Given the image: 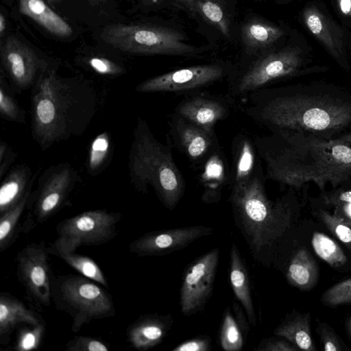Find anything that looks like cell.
<instances>
[{
	"label": "cell",
	"instance_id": "obj_1",
	"mask_svg": "<svg viewBox=\"0 0 351 351\" xmlns=\"http://www.w3.org/2000/svg\"><path fill=\"white\" fill-rule=\"evenodd\" d=\"M241 101V110L271 132H302L332 138L351 125V97L335 87H265Z\"/></svg>",
	"mask_w": 351,
	"mask_h": 351
},
{
	"label": "cell",
	"instance_id": "obj_2",
	"mask_svg": "<svg viewBox=\"0 0 351 351\" xmlns=\"http://www.w3.org/2000/svg\"><path fill=\"white\" fill-rule=\"evenodd\" d=\"M265 178L293 189L313 182L321 191L351 179V146L335 138L274 132L254 140Z\"/></svg>",
	"mask_w": 351,
	"mask_h": 351
},
{
	"label": "cell",
	"instance_id": "obj_3",
	"mask_svg": "<svg viewBox=\"0 0 351 351\" xmlns=\"http://www.w3.org/2000/svg\"><path fill=\"white\" fill-rule=\"evenodd\" d=\"M96 97L93 88L77 80L45 69L34 84L32 130L43 149L82 134L93 118Z\"/></svg>",
	"mask_w": 351,
	"mask_h": 351
},
{
	"label": "cell",
	"instance_id": "obj_4",
	"mask_svg": "<svg viewBox=\"0 0 351 351\" xmlns=\"http://www.w3.org/2000/svg\"><path fill=\"white\" fill-rule=\"evenodd\" d=\"M261 166L243 186L230 190V202L243 234L255 252L270 247L290 228L293 204L288 195L274 202L265 189Z\"/></svg>",
	"mask_w": 351,
	"mask_h": 351
},
{
	"label": "cell",
	"instance_id": "obj_5",
	"mask_svg": "<svg viewBox=\"0 0 351 351\" xmlns=\"http://www.w3.org/2000/svg\"><path fill=\"white\" fill-rule=\"evenodd\" d=\"M129 169L135 189L146 193L151 186L161 203L170 210L184 195L185 182L173 160L171 145L160 143L141 118L134 131Z\"/></svg>",
	"mask_w": 351,
	"mask_h": 351
},
{
	"label": "cell",
	"instance_id": "obj_6",
	"mask_svg": "<svg viewBox=\"0 0 351 351\" xmlns=\"http://www.w3.org/2000/svg\"><path fill=\"white\" fill-rule=\"evenodd\" d=\"M97 284L82 275L54 276L52 302L58 310L71 317L74 332L93 320L112 317L116 314L111 295Z\"/></svg>",
	"mask_w": 351,
	"mask_h": 351
},
{
	"label": "cell",
	"instance_id": "obj_7",
	"mask_svg": "<svg viewBox=\"0 0 351 351\" xmlns=\"http://www.w3.org/2000/svg\"><path fill=\"white\" fill-rule=\"evenodd\" d=\"M101 38L112 47L134 54L191 57L205 49L186 43L175 29L154 25L110 24L102 29Z\"/></svg>",
	"mask_w": 351,
	"mask_h": 351
},
{
	"label": "cell",
	"instance_id": "obj_8",
	"mask_svg": "<svg viewBox=\"0 0 351 351\" xmlns=\"http://www.w3.org/2000/svg\"><path fill=\"white\" fill-rule=\"evenodd\" d=\"M304 60L298 48L267 51L241 70H234L228 79V97L232 101L267 87L278 80L301 73Z\"/></svg>",
	"mask_w": 351,
	"mask_h": 351
},
{
	"label": "cell",
	"instance_id": "obj_9",
	"mask_svg": "<svg viewBox=\"0 0 351 351\" xmlns=\"http://www.w3.org/2000/svg\"><path fill=\"white\" fill-rule=\"evenodd\" d=\"M120 213L97 209L83 212L59 222L55 240L64 248L75 251L81 245H99L112 241L117 235L121 220Z\"/></svg>",
	"mask_w": 351,
	"mask_h": 351
},
{
	"label": "cell",
	"instance_id": "obj_10",
	"mask_svg": "<svg viewBox=\"0 0 351 351\" xmlns=\"http://www.w3.org/2000/svg\"><path fill=\"white\" fill-rule=\"evenodd\" d=\"M77 180V173L69 164L50 170L43 182L20 225V232L27 233L56 215L65 204Z\"/></svg>",
	"mask_w": 351,
	"mask_h": 351
},
{
	"label": "cell",
	"instance_id": "obj_11",
	"mask_svg": "<svg viewBox=\"0 0 351 351\" xmlns=\"http://www.w3.org/2000/svg\"><path fill=\"white\" fill-rule=\"evenodd\" d=\"M45 241L32 243L21 249L16 256V276L27 298L40 308H48L52 302L54 278Z\"/></svg>",
	"mask_w": 351,
	"mask_h": 351
},
{
	"label": "cell",
	"instance_id": "obj_12",
	"mask_svg": "<svg viewBox=\"0 0 351 351\" xmlns=\"http://www.w3.org/2000/svg\"><path fill=\"white\" fill-rule=\"evenodd\" d=\"M234 69L223 62L195 65L172 71L139 84L140 93H193L221 80H227Z\"/></svg>",
	"mask_w": 351,
	"mask_h": 351
},
{
	"label": "cell",
	"instance_id": "obj_13",
	"mask_svg": "<svg viewBox=\"0 0 351 351\" xmlns=\"http://www.w3.org/2000/svg\"><path fill=\"white\" fill-rule=\"evenodd\" d=\"M219 250L215 248L199 257L186 268L180 288L182 314L191 315L204 309L213 292Z\"/></svg>",
	"mask_w": 351,
	"mask_h": 351
},
{
	"label": "cell",
	"instance_id": "obj_14",
	"mask_svg": "<svg viewBox=\"0 0 351 351\" xmlns=\"http://www.w3.org/2000/svg\"><path fill=\"white\" fill-rule=\"evenodd\" d=\"M168 143L195 165H202L220 145L215 133H210L173 112L169 120Z\"/></svg>",
	"mask_w": 351,
	"mask_h": 351
},
{
	"label": "cell",
	"instance_id": "obj_15",
	"mask_svg": "<svg viewBox=\"0 0 351 351\" xmlns=\"http://www.w3.org/2000/svg\"><path fill=\"white\" fill-rule=\"evenodd\" d=\"M213 232V228L204 226L153 231L131 242L128 248L131 253L138 256H163L183 249Z\"/></svg>",
	"mask_w": 351,
	"mask_h": 351
},
{
	"label": "cell",
	"instance_id": "obj_16",
	"mask_svg": "<svg viewBox=\"0 0 351 351\" xmlns=\"http://www.w3.org/2000/svg\"><path fill=\"white\" fill-rule=\"evenodd\" d=\"M2 64L14 84L24 90L34 85L46 66L37 54L14 36L1 47Z\"/></svg>",
	"mask_w": 351,
	"mask_h": 351
},
{
	"label": "cell",
	"instance_id": "obj_17",
	"mask_svg": "<svg viewBox=\"0 0 351 351\" xmlns=\"http://www.w3.org/2000/svg\"><path fill=\"white\" fill-rule=\"evenodd\" d=\"M233 101L203 92H196L182 99L174 112L210 133H215L216 123L230 114Z\"/></svg>",
	"mask_w": 351,
	"mask_h": 351
},
{
	"label": "cell",
	"instance_id": "obj_18",
	"mask_svg": "<svg viewBox=\"0 0 351 351\" xmlns=\"http://www.w3.org/2000/svg\"><path fill=\"white\" fill-rule=\"evenodd\" d=\"M172 324L173 318L170 314L142 315L128 327V341L136 350H149L162 341Z\"/></svg>",
	"mask_w": 351,
	"mask_h": 351
},
{
	"label": "cell",
	"instance_id": "obj_19",
	"mask_svg": "<svg viewBox=\"0 0 351 351\" xmlns=\"http://www.w3.org/2000/svg\"><path fill=\"white\" fill-rule=\"evenodd\" d=\"M199 180L203 188L202 201L218 202L224 187L230 182V168L220 146L201 165Z\"/></svg>",
	"mask_w": 351,
	"mask_h": 351
},
{
	"label": "cell",
	"instance_id": "obj_20",
	"mask_svg": "<svg viewBox=\"0 0 351 351\" xmlns=\"http://www.w3.org/2000/svg\"><path fill=\"white\" fill-rule=\"evenodd\" d=\"M254 141L244 134L237 135L232 140V166L230 168V190L245 185L261 166L257 157Z\"/></svg>",
	"mask_w": 351,
	"mask_h": 351
},
{
	"label": "cell",
	"instance_id": "obj_21",
	"mask_svg": "<svg viewBox=\"0 0 351 351\" xmlns=\"http://www.w3.org/2000/svg\"><path fill=\"white\" fill-rule=\"evenodd\" d=\"M45 322L43 317L9 293H0V343L8 345L11 335L21 324L37 325Z\"/></svg>",
	"mask_w": 351,
	"mask_h": 351
},
{
	"label": "cell",
	"instance_id": "obj_22",
	"mask_svg": "<svg viewBox=\"0 0 351 351\" xmlns=\"http://www.w3.org/2000/svg\"><path fill=\"white\" fill-rule=\"evenodd\" d=\"M303 16L310 32L325 46L334 58L346 68L348 64L343 60L341 32L335 27V24L313 6L307 8Z\"/></svg>",
	"mask_w": 351,
	"mask_h": 351
},
{
	"label": "cell",
	"instance_id": "obj_23",
	"mask_svg": "<svg viewBox=\"0 0 351 351\" xmlns=\"http://www.w3.org/2000/svg\"><path fill=\"white\" fill-rule=\"evenodd\" d=\"M19 12L53 36L66 38L73 34L70 25L43 0H19Z\"/></svg>",
	"mask_w": 351,
	"mask_h": 351
},
{
	"label": "cell",
	"instance_id": "obj_24",
	"mask_svg": "<svg viewBox=\"0 0 351 351\" xmlns=\"http://www.w3.org/2000/svg\"><path fill=\"white\" fill-rule=\"evenodd\" d=\"M230 257V279L233 291L244 308L250 324L255 326L256 316L252 298L249 276L239 249L234 243L232 245Z\"/></svg>",
	"mask_w": 351,
	"mask_h": 351
},
{
	"label": "cell",
	"instance_id": "obj_25",
	"mask_svg": "<svg viewBox=\"0 0 351 351\" xmlns=\"http://www.w3.org/2000/svg\"><path fill=\"white\" fill-rule=\"evenodd\" d=\"M284 35L278 26L259 19H252L243 25L241 37L248 53L258 56L269 49Z\"/></svg>",
	"mask_w": 351,
	"mask_h": 351
},
{
	"label": "cell",
	"instance_id": "obj_26",
	"mask_svg": "<svg viewBox=\"0 0 351 351\" xmlns=\"http://www.w3.org/2000/svg\"><path fill=\"white\" fill-rule=\"evenodd\" d=\"M31 171L25 165L14 168L0 188V215L14 207L32 188Z\"/></svg>",
	"mask_w": 351,
	"mask_h": 351
},
{
	"label": "cell",
	"instance_id": "obj_27",
	"mask_svg": "<svg viewBox=\"0 0 351 351\" xmlns=\"http://www.w3.org/2000/svg\"><path fill=\"white\" fill-rule=\"evenodd\" d=\"M317 265L310 253L300 249L292 257L287 271V278L292 286L303 291L312 289L318 280Z\"/></svg>",
	"mask_w": 351,
	"mask_h": 351
},
{
	"label": "cell",
	"instance_id": "obj_28",
	"mask_svg": "<svg viewBox=\"0 0 351 351\" xmlns=\"http://www.w3.org/2000/svg\"><path fill=\"white\" fill-rule=\"evenodd\" d=\"M311 315L308 313L298 314L282 322L274 330L276 336L285 338L298 350L315 351L311 333Z\"/></svg>",
	"mask_w": 351,
	"mask_h": 351
},
{
	"label": "cell",
	"instance_id": "obj_29",
	"mask_svg": "<svg viewBox=\"0 0 351 351\" xmlns=\"http://www.w3.org/2000/svg\"><path fill=\"white\" fill-rule=\"evenodd\" d=\"M49 252L64 261L80 274L108 288L107 279L99 265L90 257L69 250L56 241L48 246Z\"/></svg>",
	"mask_w": 351,
	"mask_h": 351
},
{
	"label": "cell",
	"instance_id": "obj_30",
	"mask_svg": "<svg viewBox=\"0 0 351 351\" xmlns=\"http://www.w3.org/2000/svg\"><path fill=\"white\" fill-rule=\"evenodd\" d=\"M31 188L14 207L0 215V252L6 250L20 232V219L27 207Z\"/></svg>",
	"mask_w": 351,
	"mask_h": 351
},
{
	"label": "cell",
	"instance_id": "obj_31",
	"mask_svg": "<svg viewBox=\"0 0 351 351\" xmlns=\"http://www.w3.org/2000/svg\"><path fill=\"white\" fill-rule=\"evenodd\" d=\"M311 244L315 254L333 267L344 265L348 258L338 243L324 233L315 232Z\"/></svg>",
	"mask_w": 351,
	"mask_h": 351
},
{
	"label": "cell",
	"instance_id": "obj_32",
	"mask_svg": "<svg viewBox=\"0 0 351 351\" xmlns=\"http://www.w3.org/2000/svg\"><path fill=\"white\" fill-rule=\"evenodd\" d=\"M240 327L227 308L224 312L219 334V342L223 350L238 351L243 346V337Z\"/></svg>",
	"mask_w": 351,
	"mask_h": 351
},
{
	"label": "cell",
	"instance_id": "obj_33",
	"mask_svg": "<svg viewBox=\"0 0 351 351\" xmlns=\"http://www.w3.org/2000/svg\"><path fill=\"white\" fill-rule=\"evenodd\" d=\"M110 148V136L103 132L97 136L92 141L88 157V169L89 173L94 175L99 173L104 166L109 154Z\"/></svg>",
	"mask_w": 351,
	"mask_h": 351
},
{
	"label": "cell",
	"instance_id": "obj_34",
	"mask_svg": "<svg viewBox=\"0 0 351 351\" xmlns=\"http://www.w3.org/2000/svg\"><path fill=\"white\" fill-rule=\"evenodd\" d=\"M45 330V322L20 328L14 345V350L29 351L38 349L44 338Z\"/></svg>",
	"mask_w": 351,
	"mask_h": 351
},
{
	"label": "cell",
	"instance_id": "obj_35",
	"mask_svg": "<svg viewBox=\"0 0 351 351\" xmlns=\"http://www.w3.org/2000/svg\"><path fill=\"white\" fill-rule=\"evenodd\" d=\"M318 214L327 228L351 250V220L337 217L324 210H319Z\"/></svg>",
	"mask_w": 351,
	"mask_h": 351
},
{
	"label": "cell",
	"instance_id": "obj_36",
	"mask_svg": "<svg viewBox=\"0 0 351 351\" xmlns=\"http://www.w3.org/2000/svg\"><path fill=\"white\" fill-rule=\"evenodd\" d=\"M197 12L208 22L217 27L225 36H230L228 20L221 7L212 0L198 1Z\"/></svg>",
	"mask_w": 351,
	"mask_h": 351
},
{
	"label": "cell",
	"instance_id": "obj_37",
	"mask_svg": "<svg viewBox=\"0 0 351 351\" xmlns=\"http://www.w3.org/2000/svg\"><path fill=\"white\" fill-rule=\"evenodd\" d=\"M326 306H337L351 303V278L341 281L328 289L321 297Z\"/></svg>",
	"mask_w": 351,
	"mask_h": 351
},
{
	"label": "cell",
	"instance_id": "obj_38",
	"mask_svg": "<svg viewBox=\"0 0 351 351\" xmlns=\"http://www.w3.org/2000/svg\"><path fill=\"white\" fill-rule=\"evenodd\" d=\"M0 112L3 117L10 121L22 122L24 119L21 109L7 91L2 80L0 88Z\"/></svg>",
	"mask_w": 351,
	"mask_h": 351
},
{
	"label": "cell",
	"instance_id": "obj_39",
	"mask_svg": "<svg viewBox=\"0 0 351 351\" xmlns=\"http://www.w3.org/2000/svg\"><path fill=\"white\" fill-rule=\"evenodd\" d=\"M67 351H108L109 346L101 339L88 336H75L66 344Z\"/></svg>",
	"mask_w": 351,
	"mask_h": 351
},
{
	"label": "cell",
	"instance_id": "obj_40",
	"mask_svg": "<svg viewBox=\"0 0 351 351\" xmlns=\"http://www.w3.org/2000/svg\"><path fill=\"white\" fill-rule=\"evenodd\" d=\"M317 332L323 350L341 351L343 350L338 336L330 326L326 323H321L317 328Z\"/></svg>",
	"mask_w": 351,
	"mask_h": 351
},
{
	"label": "cell",
	"instance_id": "obj_41",
	"mask_svg": "<svg viewBox=\"0 0 351 351\" xmlns=\"http://www.w3.org/2000/svg\"><path fill=\"white\" fill-rule=\"evenodd\" d=\"M88 64L95 71L102 75H117L124 71L120 65L103 57H92L88 60Z\"/></svg>",
	"mask_w": 351,
	"mask_h": 351
},
{
	"label": "cell",
	"instance_id": "obj_42",
	"mask_svg": "<svg viewBox=\"0 0 351 351\" xmlns=\"http://www.w3.org/2000/svg\"><path fill=\"white\" fill-rule=\"evenodd\" d=\"M256 351H296L298 348L291 342L283 339L267 338L263 339L257 347Z\"/></svg>",
	"mask_w": 351,
	"mask_h": 351
},
{
	"label": "cell",
	"instance_id": "obj_43",
	"mask_svg": "<svg viewBox=\"0 0 351 351\" xmlns=\"http://www.w3.org/2000/svg\"><path fill=\"white\" fill-rule=\"evenodd\" d=\"M210 339L207 336H199L176 346L173 351H208L210 350Z\"/></svg>",
	"mask_w": 351,
	"mask_h": 351
},
{
	"label": "cell",
	"instance_id": "obj_44",
	"mask_svg": "<svg viewBox=\"0 0 351 351\" xmlns=\"http://www.w3.org/2000/svg\"><path fill=\"white\" fill-rule=\"evenodd\" d=\"M324 204L334 208L347 203H351V190H338L322 196Z\"/></svg>",
	"mask_w": 351,
	"mask_h": 351
},
{
	"label": "cell",
	"instance_id": "obj_45",
	"mask_svg": "<svg viewBox=\"0 0 351 351\" xmlns=\"http://www.w3.org/2000/svg\"><path fill=\"white\" fill-rule=\"evenodd\" d=\"M14 158L15 155L8 145L4 142H1L0 145V178L3 177Z\"/></svg>",
	"mask_w": 351,
	"mask_h": 351
},
{
	"label": "cell",
	"instance_id": "obj_46",
	"mask_svg": "<svg viewBox=\"0 0 351 351\" xmlns=\"http://www.w3.org/2000/svg\"><path fill=\"white\" fill-rule=\"evenodd\" d=\"M178 6L189 11L191 14L197 13V3L199 0H171Z\"/></svg>",
	"mask_w": 351,
	"mask_h": 351
},
{
	"label": "cell",
	"instance_id": "obj_47",
	"mask_svg": "<svg viewBox=\"0 0 351 351\" xmlns=\"http://www.w3.org/2000/svg\"><path fill=\"white\" fill-rule=\"evenodd\" d=\"M337 3L344 16H351V0H337Z\"/></svg>",
	"mask_w": 351,
	"mask_h": 351
},
{
	"label": "cell",
	"instance_id": "obj_48",
	"mask_svg": "<svg viewBox=\"0 0 351 351\" xmlns=\"http://www.w3.org/2000/svg\"><path fill=\"white\" fill-rule=\"evenodd\" d=\"M335 138L342 142L343 143L351 146V132L337 136Z\"/></svg>",
	"mask_w": 351,
	"mask_h": 351
},
{
	"label": "cell",
	"instance_id": "obj_49",
	"mask_svg": "<svg viewBox=\"0 0 351 351\" xmlns=\"http://www.w3.org/2000/svg\"><path fill=\"white\" fill-rule=\"evenodd\" d=\"M6 29V21L4 15L1 13L0 14V35L3 36L5 30Z\"/></svg>",
	"mask_w": 351,
	"mask_h": 351
},
{
	"label": "cell",
	"instance_id": "obj_50",
	"mask_svg": "<svg viewBox=\"0 0 351 351\" xmlns=\"http://www.w3.org/2000/svg\"><path fill=\"white\" fill-rule=\"evenodd\" d=\"M145 5H154L161 2L162 0H141Z\"/></svg>",
	"mask_w": 351,
	"mask_h": 351
},
{
	"label": "cell",
	"instance_id": "obj_51",
	"mask_svg": "<svg viewBox=\"0 0 351 351\" xmlns=\"http://www.w3.org/2000/svg\"><path fill=\"white\" fill-rule=\"evenodd\" d=\"M346 325H347L348 330V332L350 333V335L351 337V317L348 319L347 322H346Z\"/></svg>",
	"mask_w": 351,
	"mask_h": 351
},
{
	"label": "cell",
	"instance_id": "obj_52",
	"mask_svg": "<svg viewBox=\"0 0 351 351\" xmlns=\"http://www.w3.org/2000/svg\"><path fill=\"white\" fill-rule=\"evenodd\" d=\"M45 1H47L48 2H49L51 3H53V4L58 3L61 1V0H45Z\"/></svg>",
	"mask_w": 351,
	"mask_h": 351
},
{
	"label": "cell",
	"instance_id": "obj_53",
	"mask_svg": "<svg viewBox=\"0 0 351 351\" xmlns=\"http://www.w3.org/2000/svg\"><path fill=\"white\" fill-rule=\"evenodd\" d=\"M93 1H99V2H104V1H106V0H93Z\"/></svg>",
	"mask_w": 351,
	"mask_h": 351
}]
</instances>
